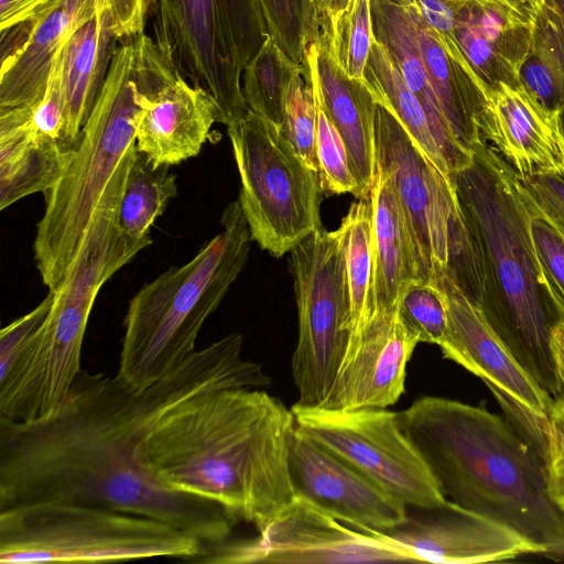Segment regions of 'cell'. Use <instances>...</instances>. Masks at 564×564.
Listing matches in <instances>:
<instances>
[{
	"label": "cell",
	"mask_w": 564,
	"mask_h": 564,
	"mask_svg": "<svg viewBox=\"0 0 564 564\" xmlns=\"http://www.w3.org/2000/svg\"><path fill=\"white\" fill-rule=\"evenodd\" d=\"M242 346L240 333L226 335L145 389L80 370L47 414L30 421L0 416V511L95 505L163 521L207 546L226 541L237 519L216 502L161 487L142 470L135 449L165 412L193 395L269 386L262 367L242 358Z\"/></svg>",
	"instance_id": "1"
},
{
	"label": "cell",
	"mask_w": 564,
	"mask_h": 564,
	"mask_svg": "<svg viewBox=\"0 0 564 564\" xmlns=\"http://www.w3.org/2000/svg\"><path fill=\"white\" fill-rule=\"evenodd\" d=\"M292 410L259 388H223L165 412L135 449L164 489L221 506L257 531L295 499L289 474Z\"/></svg>",
	"instance_id": "2"
},
{
	"label": "cell",
	"mask_w": 564,
	"mask_h": 564,
	"mask_svg": "<svg viewBox=\"0 0 564 564\" xmlns=\"http://www.w3.org/2000/svg\"><path fill=\"white\" fill-rule=\"evenodd\" d=\"M446 499L564 557V513L547 492L544 458L484 406L426 395L398 412Z\"/></svg>",
	"instance_id": "3"
},
{
	"label": "cell",
	"mask_w": 564,
	"mask_h": 564,
	"mask_svg": "<svg viewBox=\"0 0 564 564\" xmlns=\"http://www.w3.org/2000/svg\"><path fill=\"white\" fill-rule=\"evenodd\" d=\"M178 73L144 33L120 42L75 153L44 193L34 260L43 284L56 291L80 247L91 214L119 163L135 143L149 98Z\"/></svg>",
	"instance_id": "4"
},
{
	"label": "cell",
	"mask_w": 564,
	"mask_h": 564,
	"mask_svg": "<svg viewBox=\"0 0 564 564\" xmlns=\"http://www.w3.org/2000/svg\"><path fill=\"white\" fill-rule=\"evenodd\" d=\"M220 223L223 229L188 262L167 269L130 300L116 375L128 386L145 389L189 358L206 319L242 271L252 239L238 199Z\"/></svg>",
	"instance_id": "5"
},
{
	"label": "cell",
	"mask_w": 564,
	"mask_h": 564,
	"mask_svg": "<svg viewBox=\"0 0 564 564\" xmlns=\"http://www.w3.org/2000/svg\"><path fill=\"white\" fill-rule=\"evenodd\" d=\"M122 192L119 181L105 187L32 349L0 387L1 417L30 421L47 414L80 372L84 335L101 286L144 249L129 242L119 227Z\"/></svg>",
	"instance_id": "6"
},
{
	"label": "cell",
	"mask_w": 564,
	"mask_h": 564,
	"mask_svg": "<svg viewBox=\"0 0 564 564\" xmlns=\"http://www.w3.org/2000/svg\"><path fill=\"white\" fill-rule=\"evenodd\" d=\"M467 221L490 256L501 288V310L487 316L512 355L553 398H561L551 350L557 323L542 300L512 184V169L484 144L473 163L451 175Z\"/></svg>",
	"instance_id": "7"
},
{
	"label": "cell",
	"mask_w": 564,
	"mask_h": 564,
	"mask_svg": "<svg viewBox=\"0 0 564 564\" xmlns=\"http://www.w3.org/2000/svg\"><path fill=\"white\" fill-rule=\"evenodd\" d=\"M208 546L169 523L115 509L45 502L0 511V563L198 561Z\"/></svg>",
	"instance_id": "8"
},
{
	"label": "cell",
	"mask_w": 564,
	"mask_h": 564,
	"mask_svg": "<svg viewBox=\"0 0 564 564\" xmlns=\"http://www.w3.org/2000/svg\"><path fill=\"white\" fill-rule=\"evenodd\" d=\"M227 133L251 239L281 258L322 227L319 175L295 153L279 126L250 110Z\"/></svg>",
	"instance_id": "9"
},
{
	"label": "cell",
	"mask_w": 564,
	"mask_h": 564,
	"mask_svg": "<svg viewBox=\"0 0 564 564\" xmlns=\"http://www.w3.org/2000/svg\"><path fill=\"white\" fill-rule=\"evenodd\" d=\"M299 336L292 356L297 406L326 399L350 340V299L338 229H316L291 251Z\"/></svg>",
	"instance_id": "10"
},
{
	"label": "cell",
	"mask_w": 564,
	"mask_h": 564,
	"mask_svg": "<svg viewBox=\"0 0 564 564\" xmlns=\"http://www.w3.org/2000/svg\"><path fill=\"white\" fill-rule=\"evenodd\" d=\"M295 426L334 452L393 496L412 507H434L446 498L413 443L398 412L387 408L356 410L291 408Z\"/></svg>",
	"instance_id": "11"
},
{
	"label": "cell",
	"mask_w": 564,
	"mask_h": 564,
	"mask_svg": "<svg viewBox=\"0 0 564 564\" xmlns=\"http://www.w3.org/2000/svg\"><path fill=\"white\" fill-rule=\"evenodd\" d=\"M376 164L389 173L412 238L417 276L434 284L449 260L451 231L465 217L452 178L415 144L397 117L376 106Z\"/></svg>",
	"instance_id": "12"
},
{
	"label": "cell",
	"mask_w": 564,
	"mask_h": 564,
	"mask_svg": "<svg viewBox=\"0 0 564 564\" xmlns=\"http://www.w3.org/2000/svg\"><path fill=\"white\" fill-rule=\"evenodd\" d=\"M196 562L247 563H378L413 562L411 556L373 529L348 528L305 499L295 497L251 539L208 546Z\"/></svg>",
	"instance_id": "13"
},
{
	"label": "cell",
	"mask_w": 564,
	"mask_h": 564,
	"mask_svg": "<svg viewBox=\"0 0 564 564\" xmlns=\"http://www.w3.org/2000/svg\"><path fill=\"white\" fill-rule=\"evenodd\" d=\"M155 43L175 70L215 101L227 128L249 112L224 0H156Z\"/></svg>",
	"instance_id": "14"
},
{
	"label": "cell",
	"mask_w": 564,
	"mask_h": 564,
	"mask_svg": "<svg viewBox=\"0 0 564 564\" xmlns=\"http://www.w3.org/2000/svg\"><path fill=\"white\" fill-rule=\"evenodd\" d=\"M378 532L413 562L475 564L547 553L544 544L448 499L434 507L406 506L402 522Z\"/></svg>",
	"instance_id": "15"
},
{
	"label": "cell",
	"mask_w": 564,
	"mask_h": 564,
	"mask_svg": "<svg viewBox=\"0 0 564 564\" xmlns=\"http://www.w3.org/2000/svg\"><path fill=\"white\" fill-rule=\"evenodd\" d=\"M288 464L295 497L351 528L383 531L406 517L403 501L296 426Z\"/></svg>",
	"instance_id": "16"
},
{
	"label": "cell",
	"mask_w": 564,
	"mask_h": 564,
	"mask_svg": "<svg viewBox=\"0 0 564 564\" xmlns=\"http://www.w3.org/2000/svg\"><path fill=\"white\" fill-rule=\"evenodd\" d=\"M434 284L443 292L447 308V329L440 345L443 356L480 378L494 395L507 397L550 419L555 399L512 355L481 304L447 270Z\"/></svg>",
	"instance_id": "17"
},
{
	"label": "cell",
	"mask_w": 564,
	"mask_h": 564,
	"mask_svg": "<svg viewBox=\"0 0 564 564\" xmlns=\"http://www.w3.org/2000/svg\"><path fill=\"white\" fill-rule=\"evenodd\" d=\"M479 118L482 140L521 177L564 178V119L545 107L521 85L499 83L485 89Z\"/></svg>",
	"instance_id": "18"
},
{
	"label": "cell",
	"mask_w": 564,
	"mask_h": 564,
	"mask_svg": "<svg viewBox=\"0 0 564 564\" xmlns=\"http://www.w3.org/2000/svg\"><path fill=\"white\" fill-rule=\"evenodd\" d=\"M417 344L398 311L375 313L346 352L319 406L356 410L394 404L404 392L406 365Z\"/></svg>",
	"instance_id": "19"
},
{
	"label": "cell",
	"mask_w": 564,
	"mask_h": 564,
	"mask_svg": "<svg viewBox=\"0 0 564 564\" xmlns=\"http://www.w3.org/2000/svg\"><path fill=\"white\" fill-rule=\"evenodd\" d=\"M536 9L538 0H459L455 36L484 91L499 83L521 85Z\"/></svg>",
	"instance_id": "20"
},
{
	"label": "cell",
	"mask_w": 564,
	"mask_h": 564,
	"mask_svg": "<svg viewBox=\"0 0 564 564\" xmlns=\"http://www.w3.org/2000/svg\"><path fill=\"white\" fill-rule=\"evenodd\" d=\"M305 65L314 96L344 140L357 181L355 197L368 199L376 169L377 102L365 83L350 78L317 41L307 46Z\"/></svg>",
	"instance_id": "21"
},
{
	"label": "cell",
	"mask_w": 564,
	"mask_h": 564,
	"mask_svg": "<svg viewBox=\"0 0 564 564\" xmlns=\"http://www.w3.org/2000/svg\"><path fill=\"white\" fill-rule=\"evenodd\" d=\"M215 122L214 99L176 75L149 98L135 147L154 166L180 164L200 152Z\"/></svg>",
	"instance_id": "22"
},
{
	"label": "cell",
	"mask_w": 564,
	"mask_h": 564,
	"mask_svg": "<svg viewBox=\"0 0 564 564\" xmlns=\"http://www.w3.org/2000/svg\"><path fill=\"white\" fill-rule=\"evenodd\" d=\"M372 37L384 46L405 85L421 104L449 174L468 167L474 152L454 138L429 82L406 0H370Z\"/></svg>",
	"instance_id": "23"
},
{
	"label": "cell",
	"mask_w": 564,
	"mask_h": 564,
	"mask_svg": "<svg viewBox=\"0 0 564 564\" xmlns=\"http://www.w3.org/2000/svg\"><path fill=\"white\" fill-rule=\"evenodd\" d=\"M120 43L109 8L97 0L95 15L85 22L63 48L64 127L63 142L75 152L105 84L115 51Z\"/></svg>",
	"instance_id": "24"
},
{
	"label": "cell",
	"mask_w": 564,
	"mask_h": 564,
	"mask_svg": "<svg viewBox=\"0 0 564 564\" xmlns=\"http://www.w3.org/2000/svg\"><path fill=\"white\" fill-rule=\"evenodd\" d=\"M97 11V0H62L13 58L1 63L0 110L31 109L44 96L54 62L73 34Z\"/></svg>",
	"instance_id": "25"
},
{
	"label": "cell",
	"mask_w": 564,
	"mask_h": 564,
	"mask_svg": "<svg viewBox=\"0 0 564 564\" xmlns=\"http://www.w3.org/2000/svg\"><path fill=\"white\" fill-rule=\"evenodd\" d=\"M372 206V315L394 312L404 285L417 276L412 238L388 172L376 164ZM371 315V316H372Z\"/></svg>",
	"instance_id": "26"
},
{
	"label": "cell",
	"mask_w": 564,
	"mask_h": 564,
	"mask_svg": "<svg viewBox=\"0 0 564 564\" xmlns=\"http://www.w3.org/2000/svg\"><path fill=\"white\" fill-rule=\"evenodd\" d=\"M73 155L35 133L31 109L0 110V209L48 191Z\"/></svg>",
	"instance_id": "27"
},
{
	"label": "cell",
	"mask_w": 564,
	"mask_h": 564,
	"mask_svg": "<svg viewBox=\"0 0 564 564\" xmlns=\"http://www.w3.org/2000/svg\"><path fill=\"white\" fill-rule=\"evenodd\" d=\"M406 1L417 32L429 82L446 122L457 142L474 152L475 145L484 141L479 131V118L485 102L484 88L471 68L446 51L414 0Z\"/></svg>",
	"instance_id": "28"
},
{
	"label": "cell",
	"mask_w": 564,
	"mask_h": 564,
	"mask_svg": "<svg viewBox=\"0 0 564 564\" xmlns=\"http://www.w3.org/2000/svg\"><path fill=\"white\" fill-rule=\"evenodd\" d=\"M176 178L170 165L154 166L134 148L119 206V227L129 242L152 243L151 227L177 195Z\"/></svg>",
	"instance_id": "29"
},
{
	"label": "cell",
	"mask_w": 564,
	"mask_h": 564,
	"mask_svg": "<svg viewBox=\"0 0 564 564\" xmlns=\"http://www.w3.org/2000/svg\"><path fill=\"white\" fill-rule=\"evenodd\" d=\"M364 83L376 102L387 107L397 117L425 156L451 177L421 104L405 85L384 46L373 37L365 67Z\"/></svg>",
	"instance_id": "30"
},
{
	"label": "cell",
	"mask_w": 564,
	"mask_h": 564,
	"mask_svg": "<svg viewBox=\"0 0 564 564\" xmlns=\"http://www.w3.org/2000/svg\"><path fill=\"white\" fill-rule=\"evenodd\" d=\"M337 229L344 248L346 279L350 299L348 351L372 315L373 246L370 198L356 199Z\"/></svg>",
	"instance_id": "31"
},
{
	"label": "cell",
	"mask_w": 564,
	"mask_h": 564,
	"mask_svg": "<svg viewBox=\"0 0 564 564\" xmlns=\"http://www.w3.org/2000/svg\"><path fill=\"white\" fill-rule=\"evenodd\" d=\"M519 80L538 101L564 116V34L544 0H538L532 41Z\"/></svg>",
	"instance_id": "32"
},
{
	"label": "cell",
	"mask_w": 564,
	"mask_h": 564,
	"mask_svg": "<svg viewBox=\"0 0 564 564\" xmlns=\"http://www.w3.org/2000/svg\"><path fill=\"white\" fill-rule=\"evenodd\" d=\"M295 66L269 36L245 67L241 86L250 111L281 127Z\"/></svg>",
	"instance_id": "33"
},
{
	"label": "cell",
	"mask_w": 564,
	"mask_h": 564,
	"mask_svg": "<svg viewBox=\"0 0 564 564\" xmlns=\"http://www.w3.org/2000/svg\"><path fill=\"white\" fill-rule=\"evenodd\" d=\"M315 41L350 78L364 82L372 42L370 0H349Z\"/></svg>",
	"instance_id": "34"
},
{
	"label": "cell",
	"mask_w": 564,
	"mask_h": 564,
	"mask_svg": "<svg viewBox=\"0 0 564 564\" xmlns=\"http://www.w3.org/2000/svg\"><path fill=\"white\" fill-rule=\"evenodd\" d=\"M516 197L538 285L557 322H564V240L551 225L531 212L517 193Z\"/></svg>",
	"instance_id": "35"
},
{
	"label": "cell",
	"mask_w": 564,
	"mask_h": 564,
	"mask_svg": "<svg viewBox=\"0 0 564 564\" xmlns=\"http://www.w3.org/2000/svg\"><path fill=\"white\" fill-rule=\"evenodd\" d=\"M269 36L292 64L305 67L307 46L319 24L311 0H260Z\"/></svg>",
	"instance_id": "36"
},
{
	"label": "cell",
	"mask_w": 564,
	"mask_h": 564,
	"mask_svg": "<svg viewBox=\"0 0 564 564\" xmlns=\"http://www.w3.org/2000/svg\"><path fill=\"white\" fill-rule=\"evenodd\" d=\"M398 315L419 343L440 346L447 329V308L443 292L420 279L409 281L398 301Z\"/></svg>",
	"instance_id": "37"
},
{
	"label": "cell",
	"mask_w": 564,
	"mask_h": 564,
	"mask_svg": "<svg viewBox=\"0 0 564 564\" xmlns=\"http://www.w3.org/2000/svg\"><path fill=\"white\" fill-rule=\"evenodd\" d=\"M281 131L295 153L318 173L316 156V105L307 69L299 67L288 96Z\"/></svg>",
	"instance_id": "38"
},
{
	"label": "cell",
	"mask_w": 564,
	"mask_h": 564,
	"mask_svg": "<svg viewBox=\"0 0 564 564\" xmlns=\"http://www.w3.org/2000/svg\"><path fill=\"white\" fill-rule=\"evenodd\" d=\"M314 99L316 105V156L322 192L327 196L345 193L355 196L357 181L349 164L344 140L315 96Z\"/></svg>",
	"instance_id": "39"
},
{
	"label": "cell",
	"mask_w": 564,
	"mask_h": 564,
	"mask_svg": "<svg viewBox=\"0 0 564 564\" xmlns=\"http://www.w3.org/2000/svg\"><path fill=\"white\" fill-rule=\"evenodd\" d=\"M54 300L48 294L32 311L14 319L0 332V387L9 382L33 347Z\"/></svg>",
	"instance_id": "40"
},
{
	"label": "cell",
	"mask_w": 564,
	"mask_h": 564,
	"mask_svg": "<svg viewBox=\"0 0 564 564\" xmlns=\"http://www.w3.org/2000/svg\"><path fill=\"white\" fill-rule=\"evenodd\" d=\"M512 181L517 195L531 212L550 225L564 228L563 177H521L513 171Z\"/></svg>",
	"instance_id": "41"
},
{
	"label": "cell",
	"mask_w": 564,
	"mask_h": 564,
	"mask_svg": "<svg viewBox=\"0 0 564 564\" xmlns=\"http://www.w3.org/2000/svg\"><path fill=\"white\" fill-rule=\"evenodd\" d=\"M112 18V28L120 42L143 33L148 18L155 10V0H101Z\"/></svg>",
	"instance_id": "42"
},
{
	"label": "cell",
	"mask_w": 564,
	"mask_h": 564,
	"mask_svg": "<svg viewBox=\"0 0 564 564\" xmlns=\"http://www.w3.org/2000/svg\"><path fill=\"white\" fill-rule=\"evenodd\" d=\"M545 465L549 496L564 513V435L551 424Z\"/></svg>",
	"instance_id": "43"
},
{
	"label": "cell",
	"mask_w": 564,
	"mask_h": 564,
	"mask_svg": "<svg viewBox=\"0 0 564 564\" xmlns=\"http://www.w3.org/2000/svg\"><path fill=\"white\" fill-rule=\"evenodd\" d=\"M62 0H0V31L50 13Z\"/></svg>",
	"instance_id": "44"
},
{
	"label": "cell",
	"mask_w": 564,
	"mask_h": 564,
	"mask_svg": "<svg viewBox=\"0 0 564 564\" xmlns=\"http://www.w3.org/2000/svg\"><path fill=\"white\" fill-rule=\"evenodd\" d=\"M551 350L561 397L564 398V322H557L552 328Z\"/></svg>",
	"instance_id": "45"
},
{
	"label": "cell",
	"mask_w": 564,
	"mask_h": 564,
	"mask_svg": "<svg viewBox=\"0 0 564 564\" xmlns=\"http://www.w3.org/2000/svg\"><path fill=\"white\" fill-rule=\"evenodd\" d=\"M348 1L349 0H321L319 33L326 24L346 7Z\"/></svg>",
	"instance_id": "46"
},
{
	"label": "cell",
	"mask_w": 564,
	"mask_h": 564,
	"mask_svg": "<svg viewBox=\"0 0 564 564\" xmlns=\"http://www.w3.org/2000/svg\"><path fill=\"white\" fill-rule=\"evenodd\" d=\"M550 424L564 435V398L562 397L554 400L550 413Z\"/></svg>",
	"instance_id": "47"
},
{
	"label": "cell",
	"mask_w": 564,
	"mask_h": 564,
	"mask_svg": "<svg viewBox=\"0 0 564 564\" xmlns=\"http://www.w3.org/2000/svg\"><path fill=\"white\" fill-rule=\"evenodd\" d=\"M554 11L564 34V0H544Z\"/></svg>",
	"instance_id": "48"
},
{
	"label": "cell",
	"mask_w": 564,
	"mask_h": 564,
	"mask_svg": "<svg viewBox=\"0 0 564 564\" xmlns=\"http://www.w3.org/2000/svg\"><path fill=\"white\" fill-rule=\"evenodd\" d=\"M318 18V24L321 23V0H311Z\"/></svg>",
	"instance_id": "49"
},
{
	"label": "cell",
	"mask_w": 564,
	"mask_h": 564,
	"mask_svg": "<svg viewBox=\"0 0 564 564\" xmlns=\"http://www.w3.org/2000/svg\"><path fill=\"white\" fill-rule=\"evenodd\" d=\"M549 224V223H547ZM550 225V224H549ZM552 226V225H551ZM554 230L563 238L564 240V228L558 226H552Z\"/></svg>",
	"instance_id": "50"
},
{
	"label": "cell",
	"mask_w": 564,
	"mask_h": 564,
	"mask_svg": "<svg viewBox=\"0 0 564 564\" xmlns=\"http://www.w3.org/2000/svg\"><path fill=\"white\" fill-rule=\"evenodd\" d=\"M564 118V117H563Z\"/></svg>",
	"instance_id": "51"
}]
</instances>
